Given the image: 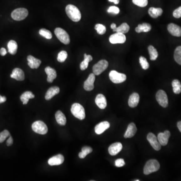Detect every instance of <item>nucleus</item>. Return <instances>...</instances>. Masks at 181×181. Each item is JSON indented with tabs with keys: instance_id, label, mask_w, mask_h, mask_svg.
<instances>
[{
	"instance_id": "obj_1",
	"label": "nucleus",
	"mask_w": 181,
	"mask_h": 181,
	"mask_svg": "<svg viewBox=\"0 0 181 181\" xmlns=\"http://www.w3.org/2000/svg\"><path fill=\"white\" fill-rule=\"evenodd\" d=\"M66 12L69 19L73 22H78L81 19L82 16L81 12L75 6L71 4L67 5L66 8Z\"/></svg>"
},
{
	"instance_id": "obj_2",
	"label": "nucleus",
	"mask_w": 181,
	"mask_h": 181,
	"mask_svg": "<svg viewBox=\"0 0 181 181\" xmlns=\"http://www.w3.org/2000/svg\"><path fill=\"white\" fill-rule=\"evenodd\" d=\"M160 164L158 161L155 159H150L147 162L144 167L143 173L145 175H149L159 170Z\"/></svg>"
},
{
	"instance_id": "obj_3",
	"label": "nucleus",
	"mask_w": 181,
	"mask_h": 181,
	"mask_svg": "<svg viewBox=\"0 0 181 181\" xmlns=\"http://www.w3.org/2000/svg\"><path fill=\"white\" fill-rule=\"evenodd\" d=\"M71 112L75 117L80 120L84 119L86 117L83 107L78 103H75L71 107Z\"/></svg>"
},
{
	"instance_id": "obj_4",
	"label": "nucleus",
	"mask_w": 181,
	"mask_h": 181,
	"mask_svg": "<svg viewBox=\"0 0 181 181\" xmlns=\"http://www.w3.org/2000/svg\"><path fill=\"white\" fill-rule=\"evenodd\" d=\"M28 15V11L25 8H17L11 13V17L16 21H21L25 19Z\"/></svg>"
},
{
	"instance_id": "obj_5",
	"label": "nucleus",
	"mask_w": 181,
	"mask_h": 181,
	"mask_svg": "<svg viewBox=\"0 0 181 181\" xmlns=\"http://www.w3.org/2000/svg\"><path fill=\"white\" fill-rule=\"evenodd\" d=\"M54 33L59 41L63 43L68 44L70 43L69 35L63 29L57 28L54 30Z\"/></svg>"
},
{
	"instance_id": "obj_6",
	"label": "nucleus",
	"mask_w": 181,
	"mask_h": 181,
	"mask_svg": "<svg viewBox=\"0 0 181 181\" xmlns=\"http://www.w3.org/2000/svg\"><path fill=\"white\" fill-rule=\"evenodd\" d=\"M32 128L37 133L44 135L47 133L48 128L43 122L41 121H37L32 125Z\"/></svg>"
},
{
	"instance_id": "obj_7",
	"label": "nucleus",
	"mask_w": 181,
	"mask_h": 181,
	"mask_svg": "<svg viewBox=\"0 0 181 181\" xmlns=\"http://www.w3.org/2000/svg\"><path fill=\"white\" fill-rule=\"evenodd\" d=\"M108 62L107 60L104 59L100 60L93 67V73L96 76L100 75L101 73L105 71L108 68Z\"/></svg>"
},
{
	"instance_id": "obj_8",
	"label": "nucleus",
	"mask_w": 181,
	"mask_h": 181,
	"mask_svg": "<svg viewBox=\"0 0 181 181\" xmlns=\"http://www.w3.org/2000/svg\"><path fill=\"white\" fill-rule=\"evenodd\" d=\"M109 78L111 81L115 83H122L126 80V75L116 71H111L110 72Z\"/></svg>"
},
{
	"instance_id": "obj_9",
	"label": "nucleus",
	"mask_w": 181,
	"mask_h": 181,
	"mask_svg": "<svg viewBox=\"0 0 181 181\" xmlns=\"http://www.w3.org/2000/svg\"><path fill=\"white\" fill-rule=\"evenodd\" d=\"M156 100L158 104L163 108H166L168 105V98L166 93L163 90H159L157 92Z\"/></svg>"
},
{
	"instance_id": "obj_10",
	"label": "nucleus",
	"mask_w": 181,
	"mask_h": 181,
	"mask_svg": "<svg viewBox=\"0 0 181 181\" xmlns=\"http://www.w3.org/2000/svg\"><path fill=\"white\" fill-rule=\"evenodd\" d=\"M126 36L122 33L116 32V33L111 35L109 38V41L111 43H124L126 41Z\"/></svg>"
},
{
	"instance_id": "obj_11",
	"label": "nucleus",
	"mask_w": 181,
	"mask_h": 181,
	"mask_svg": "<svg viewBox=\"0 0 181 181\" xmlns=\"http://www.w3.org/2000/svg\"><path fill=\"white\" fill-rule=\"evenodd\" d=\"M147 139L150 143V145L155 150H159L161 149V144L158 141V139L153 133H149L147 136Z\"/></svg>"
},
{
	"instance_id": "obj_12",
	"label": "nucleus",
	"mask_w": 181,
	"mask_h": 181,
	"mask_svg": "<svg viewBox=\"0 0 181 181\" xmlns=\"http://www.w3.org/2000/svg\"><path fill=\"white\" fill-rule=\"evenodd\" d=\"M95 81V75L91 73L83 84V88L86 91H91L94 88V82Z\"/></svg>"
},
{
	"instance_id": "obj_13",
	"label": "nucleus",
	"mask_w": 181,
	"mask_h": 181,
	"mask_svg": "<svg viewBox=\"0 0 181 181\" xmlns=\"http://www.w3.org/2000/svg\"><path fill=\"white\" fill-rule=\"evenodd\" d=\"M168 30L172 35L173 36L176 37L181 36V27L173 23H171L168 26Z\"/></svg>"
},
{
	"instance_id": "obj_14",
	"label": "nucleus",
	"mask_w": 181,
	"mask_h": 181,
	"mask_svg": "<svg viewBox=\"0 0 181 181\" xmlns=\"http://www.w3.org/2000/svg\"><path fill=\"white\" fill-rule=\"evenodd\" d=\"M171 136V133L168 130L164 131L163 133H159L158 135V139L159 143L162 146H165L167 145L168 143V139Z\"/></svg>"
},
{
	"instance_id": "obj_15",
	"label": "nucleus",
	"mask_w": 181,
	"mask_h": 181,
	"mask_svg": "<svg viewBox=\"0 0 181 181\" xmlns=\"http://www.w3.org/2000/svg\"><path fill=\"white\" fill-rule=\"evenodd\" d=\"M111 28L114 32H120L123 34L127 33L130 29L129 26L126 23H122V24L118 27H116L115 23H112L111 25Z\"/></svg>"
},
{
	"instance_id": "obj_16",
	"label": "nucleus",
	"mask_w": 181,
	"mask_h": 181,
	"mask_svg": "<svg viewBox=\"0 0 181 181\" xmlns=\"http://www.w3.org/2000/svg\"><path fill=\"white\" fill-rule=\"evenodd\" d=\"M64 161V157L62 154H58L49 158L48 163L50 166H58L63 163Z\"/></svg>"
},
{
	"instance_id": "obj_17",
	"label": "nucleus",
	"mask_w": 181,
	"mask_h": 181,
	"mask_svg": "<svg viewBox=\"0 0 181 181\" xmlns=\"http://www.w3.org/2000/svg\"><path fill=\"white\" fill-rule=\"evenodd\" d=\"M110 127V123L108 121L100 122L95 126V131L97 134L103 133L104 131L108 129Z\"/></svg>"
},
{
	"instance_id": "obj_18",
	"label": "nucleus",
	"mask_w": 181,
	"mask_h": 181,
	"mask_svg": "<svg viewBox=\"0 0 181 181\" xmlns=\"http://www.w3.org/2000/svg\"><path fill=\"white\" fill-rule=\"evenodd\" d=\"M29 67L32 69L38 68L41 63L40 59H37L32 55H28L27 58Z\"/></svg>"
},
{
	"instance_id": "obj_19",
	"label": "nucleus",
	"mask_w": 181,
	"mask_h": 181,
	"mask_svg": "<svg viewBox=\"0 0 181 181\" xmlns=\"http://www.w3.org/2000/svg\"><path fill=\"white\" fill-rule=\"evenodd\" d=\"M10 77L11 78H14L17 81H23L25 78L24 73L20 68H15L13 69Z\"/></svg>"
},
{
	"instance_id": "obj_20",
	"label": "nucleus",
	"mask_w": 181,
	"mask_h": 181,
	"mask_svg": "<svg viewBox=\"0 0 181 181\" xmlns=\"http://www.w3.org/2000/svg\"><path fill=\"white\" fill-rule=\"evenodd\" d=\"M122 149V144L120 143H115L112 144L109 147L108 151L110 154L115 155L118 154Z\"/></svg>"
},
{
	"instance_id": "obj_21",
	"label": "nucleus",
	"mask_w": 181,
	"mask_h": 181,
	"mask_svg": "<svg viewBox=\"0 0 181 181\" xmlns=\"http://www.w3.org/2000/svg\"><path fill=\"white\" fill-rule=\"evenodd\" d=\"M95 103L99 108L104 109L107 106V100L103 94H98L95 99Z\"/></svg>"
},
{
	"instance_id": "obj_22",
	"label": "nucleus",
	"mask_w": 181,
	"mask_h": 181,
	"mask_svg": "<svg viewBox=\"0 0 181 181\" xmlns=\"http://www.w3.org/2000/svg\"><path fill=\"white\" fill-rule=\"evenodd\" d=\"M136 132H137V128H136V125L134 123H131L127 127V130L124 136L126 138H132L133 136H134Z\"/></svg>"
},
{
	"instance_id": "obj_23",
	"label": "nucleus",
	"mask_w": 181,
	"mask_h": 181,
	"mask_svg": "<svg viewBox=\"0 0 181 181\" xmlns=\"http://www.w3.org/2000/svg\"><path fill=\"white\" fill-rule=\"evenodd\" d=\"M45 72L48 75L47 81L48 82L53 83L57 76V72L55 69L50 68V67H48L45 68Z\"/></svg>"
},
{
	"instance_id": "obj_24",
	"label": "nucleus",
	"mask_w": 181,
	"mask_h": 181,
	"mask_svg": "<svg viewBox=\"0 0 181 181\" xmlns=\"http://www.w3.org/2000/svg\"><path fill=\"white\" fill-rule=\"evenodd\" d=\"M139 101V96L136 93L131 94L128 100V105L131 108L137 106Z\"/></svg>"
},
{
	"instance_id": "obj_25",
	"label": "nucleus",
	"mask_w": 181,
	"mask_h": 181,
	"mask_svg": "<svg viewBox=\"0 0 181 181\" xmlns=\"http://www.w3.org/2000/svg\"><path fill=\"white\" fill-rule=\"evenodd\" d=\"M60 91V89L58 87H53L50 88L45 94V98L46 100H49L52 99L55 95L58 94Z\"/></svg>"
},
{
	"instance_id": "obj_26",
	"label": "nucleus",
	"mask_w": 181,
	"mask_h": 181,
	"mask_svg": "<svg viewBox=\"0 0 181 181\" xmlns=\"http://www.w3.org/2000/svg\"><path fill=\"white\" fill-rule=\"evenodd\" d=\"M152 29V26L150 24L147 23H143L141 24H139L138 27L135 28V31L138 33L141 32H148Z\"/></svg>"
},
{
	"instance_id": "obj_27",
	"label": "nucleus",
	"mask_w": 181,
	"mask_h": 181,
	"mask_svg": "<svg viewBox=\"0 0 181 181\" xmlns=\"http://www.w3.org/2000/svg\"><path fill=\"white\" fill-rule=\"evenodd\" d=\"M163 11L160 8L151 7L148 10V14L150 17L153 18H157L162 15Z\"/></svg>"
},
{
	"instance_id": "obj_28",
	"label": "nucleus",
	"mask_w": 181,
	"mask_h": 181,
	"mask_svg": "<svg viewBox=\"0 0 181 181\" xmlns=\"http://www.w3.org/2000/svg\"><path fill=\"white\" fill-rule=\"evenodd\" d=\"M55 119L57 120L58 124L63 126L66 125L67 123V119H66V117L63 114V112H61L60 111H58L57 113H55Z\"/></svg>"
},
{
	"instance_id": "obj_29",
	"label": "nucleus",
	"mask_w": 181,
	"mask_h": 181,
	"mask_svg": "<svg viewBox=\"0 0 181 181\" xmlns=\"http://www.w3.org/2000/svg\"><path fill=\"white\" fill-rule=\"evenodd\" d=\"M7 47H8V52L11 54L14 55L17 53L18 45H17V43L14 40H12L9 41Z\"/></svg>"
},
{
	"instance_id": "obj_30",
	"label": "nucleus",
	"mask_w": 181,
	"mask_h": 181,
	"mask_svg": "<svg viewBox=\"0 0 181 181\" xmlns=\"http://www.w3.org/2000/svg\"><path fill=\"white\" fill-rule=\"evenodd\" d=\"M35 96L31 92L26 91L21 96V101L23 102L24 105H26L28 102L29 100L34 98Z\"/></svg>"
},
{
	"instance_id": "obj_31",
	"label": "nucleus",
	"mask_w": 181,
	"mask_h": 181,
	"mask_svg": "<svg viewBox=\"0 0 181 181\" xmlns=\"http://www.w3.org/2000/svg\"><path fill=\"white\" fill-rule=\"evenodd\" d=\"M93 60V58L91 55H87L85 53L84 54V60L80 64V68L81 70L84 71L89 66V62Z\"/></svg>"
},
{
	"instance_id": "obj_32",
	"label": "nucleus",
	"mask_w": 181,
	"mask_h": 181,
	"mask_svg": "<svg viewBox=\"0 0 181 181\" xmlns=\"http://www.w3.org/2000/svg\"><path fill=\"white\" fill-rule=\"evenodd\" d=\"M148 50L150 55V59L151 60H155L158 57V53L157 49L153 46L149 45L148 47Z\"/></svg>"
},
{
	"instance_id": "obj_33",
	"label": "nucleus",
	"mask_w": 181,
	"mask_h": 181,
	"mask_svg": "<svg viewBox=\"0 0 181 181\" xmlns=\"http://www.w3.org/2000/svg\"><path fill=\"white\" fill-rule=\"evenodd\" d=\"M172 87L173 92L175 94H178L181 92V83L178 80H174L172 82Z\"/></svg>"
},
{
	"instance_id": "obj_34",
	"label": "nucleus",
	"mask_w": 181,
	"mask_h": 181,
	"mask_svg": "<svg viewBox=\"0 0 181 181\" xmlns=\"http://www.w3.org/2000/svg\"><path fill=\"white\" fill-rule=\"evenodd\" d=\"M93 149L89 147H84L82 149V152L79 153L78 157L80 158H84L87 154L92 152Z\"/></svg>"
},
{
	"instance_id": "obj_35",
	"label": "nucleus",
	"mask_w": 181,
	"mask_h": 181,
	"mask_svg": "<svg viewBox=\"0 0 181 181\" xmlns=\"http://www.w3.org/2000/svg\"><path fill=\"white\" fill-rule=\"evenodd\" d=\"M174 59L178 64L181 65V46H178L175 49Z\"/></svg>"
},
{
	"instance_id": "obj_36",
	"label": "nucleus",
	"mask_w": 181,
	"mask_h": 181,
	"mask_svg": "<svg viewBox=\"0 0 181 181\" xmlns=\"http://www.w3.org/2000/svg\"><path fill=\"white\" fill-rule=\"evenodd\" d=\"M39 33L41 36L48 39H50L53 37V35L51 32L46 29H41L39 31Z\"/></svg>"
},
{
	"instance_id": "obj_37",
	"label": "nucleus",
	"mask_w": 181,
	"mask_h": 181,
	"mask_svg": "<svg viewBox=\"0 0 181 181\" xmlns=\"http://www.w3.org/2000/svg\"><path fill=\"white\" fill-rule=\"evenodd\" d=\"M68 58V53L64 50L61 51L58 54V62L59 63H63Z\"/></svg>"
},
{
	"instance_id": "obj_38",
	"label": "nucleus",
	"mask_w": 181,
	"mask_h": 181,
	"mask_svg": "<svg viewBox=\"0 0 181 181\" xmlns=\"http://www.w3.org/2000/svg\"><path fill=\"white\" fill-rule=\"evenodd\" d=\"M95 29L99 34L103 35L105 33L106 31V28L105 26L101 24H97L95 25Z\"/></svg>"
},
{
	"instance_id": "obj_39",
	"label": "nucleus",
	"mask_w": 181,
	"mask_h": 181,
	"mask_svg": "<svg viewBox=\"0 0 181 181\" xmlns=\"http://www.w3.org/2000/svg\"><path fill=\"white\" fill-rule=\"evenodd\" d=\"M139 63L143 69L145 70L149 68V63H148L147 59L144 57L141 56L139 58Z\"/></svg>"
},
{
	"instance_id": "obj_40",
	"label": "nucleus",
	"mask_w": 181,
	"mask_h": 181,
	"mask_svg": "<svg viewBox=\"0 0 181 181\" xmlns=\"http://www.w3.org/2000/svg\"><path fill=\"white\" fill-rule=\"evenodd\" d=\"M132 2L135 5L140 7H145L148 5V0H132Z\"/></svg>"
},
{
	"instance_id": "obj_41",
	"label": "nucleus",
	"mask_w": 181,
	"mask_h": 181,
	"mask_svg": "<svg viewBox=\"0 0 181 181\" xmlns=\"http://www.w3.org/2000/svg\"><path fill=\"white\" fill-rule=\"evenodd\" d=\"M10 135V133L7 130H5L0 133V143H2L6 140V139Z\"/></svg>"
},
{
	"instance_id": "obj_42",
	"label": "nucleus",
	"mask_w": 181,
	"mask_h": 181,
	"mask_svg": "<svg viewBox=\"0 0 181 181\" xmlns=\"http://www.w3.org/2000/svg\"><path fill=\"white\" fill-rule=\"evenodd\" d=\"M107 12H108V13H113V14H118L119 13L120 10L117 7L111 6L107 10Z\"/></svg>"
},
{
	"instance_id": "obj_43",
	"label": "nucleus",
	"mask_w": 181,
	"mask_h": 181,
	"mask_svg": "<svg viewBox=\"0 0 181 181\" xmlns=\"http://www.w3.org/2000/svg\"><path fill=\"white\" fill-rule=\"evenodd\" d=\"M173 16L176 18H180L181 17V6L176 9L173 12Z\"/></svg>"
},
{
	"instance_id": "obj_44",
	"label": "nucleus",
	"mask_w": 181,
	"mask_h": 181,
	"mask_svg": "<svg viewBox=\"0 0 181 181\" xmlns=\"http://www.w3.org/2000/svg\"><path fill=\"white\" fill-rule=\"evenodd\" d=\"M125 164V163L124 161L122 158H119V159L116 160L115 166L118 168L123 167V166H124Z\"/></svg>"
},
{
	"instance_id": "obj_45",
	"label": "nucleus",
	"mask_w": 181,
	"mask_h": 181,
	"mask_svg": "<svg viewBox=\"0 0 181 181\" xmlns=\"http://www.w3.org/2000/svg\"><path fill=\"white\" fill-rule=\"evenodd\" d=\"M13 138H12V137L11 135H10L9 138L8 139V140H7V146H11V145L13 144Z\"/></svg>"
},
{
	"instance_id": "obj_46",
	"label": "nucleus",
	"mask_w": 181,
	"mask_h": 181,
	"mask_svg": "<svg viewBox=\"0 0 181 181\" xmlns=\"http://www.w3.org/2000/svg\"><path fill=\"white\" fill-rule=\"evenodd\" d=\"M7 54V50L5 48H1L0 49V54L2 56H5Z\"/></svg>"
},
{
	"instance_id": "obj_47",
	"label": "nucleus",
	"mask_w": 181,
	"mask_h": 181,
	"mask_svg": "<svg viewBox=\"0 0 181 181\" xmlns=\"http://www.w3.org/2000/svg\"><path fill=\"white\" fill-rule=\"evenodd\" d=\"M7 99L5 97L2 96L0 95V104L4 103L6 101Z\"/></svg>"
},
{
	"instance_id": "obj_48",
	"label": "nucleus",
	"mask_w": 181,
	"mask_h": 181,
	"mask_svg": "<svg viewBox=\"0 0 181 181\" xmlns=\"http://www.w3.org/2000/svg\"><path fill=\"white\" fill-rule=\"evenodd\" d=\"M110 2H113L115 4H118L119 3V0H108Z\"/></svg>"
},
{
	"instance_id": "obj_49",
	"label": "nucleus",
	"mask_w": 181,
	"mask_h": 181,
	"mask_svg": "<svg viewBox=\"0 0 181 181\" xmlns=\"http://www.w3.org/2000/svg\"><path fill=\"white\" fill-rule=\"evenodd\" d=\"M177 126L178 130H179L180 132H181V121H178V122Z\"/></svg>"
},
{
	"instance_id": "obj_50",
	"label": "nucleus",
	"mask_w": 181,
	"mask_h": 181,
	"mask_svg": "<svg viewBox=\"0 0 181 181\" xmlns=\"http://www.w3.org/2000/svg\"><path fill=\"white\" fill-rule=\"evenodd\" d=\"M134 181H139V180H134Z\"/></svg>"
}]
</instances>
